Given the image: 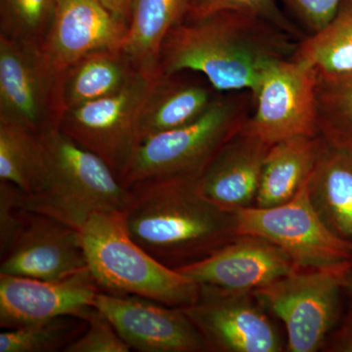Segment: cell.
<instances>
[{"instance_id":"6da1fadb","label":"cell","mask_w":352,"mask_h":352,"mask_svg":"<svg viewBox=\"0 0 352 352\" xmlns=\"http://www.w3.org/2000/svg\"><path fill=\"white\" fill-rule=\"evenodd\" d=\"M298 43L258 17L214 13L173 27L160 51L157 69L164 78L196 72L220 94L247 90L256 101L266 69L292 58Z\"/></svg>"},{"instance_id":"7a4b0ae2","label":"cell","mask_w":352,"mask_h":352,"mask_svg":"<svg viewBox=\"0 0 352 352\" xmlns=\"http://www.w3.org/2000/svg\"><path fill=\"white\" fill-rule=\"evenodd\" d=\"M122 217L132 239L173 270L196 263L235 239L237 215L201 191L200 178L138 183Z\"/></svg>"},{"instance_id":"3957f363","label":"cell","mask_w":352,"mask_h":352,"mask_svg":"<svg viewBox=\"0 0 352 352\" xmlns=\"http://www.w3.org/2000/svg\"><path fill=\"white\" fill-rule=\"evenodd\" d=\"M88 270L104 293L173 307L193 305L200 285L160 263L127 232L120 212H96L80 229Z\"/></svg>"},{"instance_id":"277c9868","label":"cell","mask_w":352,"mask_h":352,"mask_svg":"<svg viewBox=\"0 0 352 352\" xmlns=\"http://www.w3.org/2000/svg\"><path fill=\"white\" fill-rule=\"evenodd\" d=\"M45 166L38 190L25 195L28 210L80 231L96 212H122L129 189L112 168L61 129L43 134Z\"/></svg>"},{"instance_id":"5b68a950","label":"cell","mask_w":352,"mask_h":352,"mask_svg":"<svg viewBox=\"0 0 352 352\" xmlns=\"http://www.w3.org/2000/svg\"><path fill=\"white\" fill-rule=\"evenodd\" d=\"M256 105L252 94L226 92L200 118L144 139L122 178L129 187L170 178H200L219 150L244 127Z\"/></svg>"},{"instance_id":"8992f818","label":"cell","mask_w":352,"mask_h":352,"mask_svg":"<svg viewBox=\"0 0 352 352\" xmlns=\"http://www.w3.org/2000/svg\"><path fill=\"white\" fill-rule=\"evenodd\" d=\"M352 261L319 268L295 270L254 291L268 312L286 329L289 352L321 351L340 317Z\"/></svg>"},{"instance_id":"52a82bcc","label":"cell","mask_w":352,"mask_h":352,"mask_svg":"<svg viewBox=\"0 0 352 352\" xmlns=\"http://www.w3.org/2000/svg\"><path fill=\"white\" fill-rule=\"evenodd\" d=\"M160 78L157 71L138 69L117 94L66 111L60 129L104 160L122 182L140 144L141 112Z\"/></svg>"},{"instance_id":"ba28073f","label":"cell","mask_w":352,"mask_h":352,"mask_svg":"<svg viewBox=\"0 0 352 352\" xmlns=\"http://www.w3.org/2000/svg\"><path fill=\"white\" fill-rule=\"evenodd\" d=\"M308 180L286 203L238 210V234L270 241L302 270L352 261L351 243L333 233L312 205Z\"/></svg>"},{"instance_id":"9c48e42d","label":"cell","mask_w":352,"mask_h":352,"mask_svg":"<svg viewBox=\"0 0 352 352\" xmlns=\"http://www.w3.org/2000/svg\"><path fill=\"white\" fill-rule=\"evenodd\" d=\"M66 111L63 75L39 47L0 36V120L43 135L60 129Z\"/></svg>"},{"instance_id":"30bf717a","label":"cell","mask_w":352,"mask_h":352,"mask_svg":"<svg viewBox=\"0 0 352 352\" xmlns=\"http://www.w3.org/2000/svg\"><path fill=\"white\" fill-rule=\"evenodd\" d=\"M200 287L198 300L182 309L208 351H283V340L254 292Z\"/></svg>"},{"instance_id":"8fae6325","label":"cell","mask_w":352,"mask_h":352,"mask_svg":"<svg viewBox=\"0 0 352 352\" xmlns=\"http://www.w3.org/2000/svg\"><path fill=\"white\" fill-rule=\"evenodd\" d=\"M317 82L315 69L302 62L289 58L271 65L245 131L270 146L298 136L318 135Z\"/></svg>"},{"instance_id":"7c38bea8","label":"cell","mask_w":352,"mask_h":352,"mask_svg":"<svg viewBox=\"0 0 352 352\" xmlns=\"http://www.w3.org/2000/svg\"><path fill=\"white\" fill-rule=\"evenodd\" d=\"M94 307L106 315L131 349L141 352L208 351L198 329L182 307L138 296L99 292Z\"/></svg>"},{"instance_id":"4fadbf2b","label":"cell","mask_w":352,"mask_h":352,"mask_svg":"<svg viewBox=\"0 0 352 352\" xmlns=\"http://www.w3.org/2000/svg\"><path fill=\"white\" fill-rule=\"evenodd\" d=\"M0 256V274L61 280L88 270L80 231L28 210L17 235Z\"/></svg>"},{"instance_id":"5bb4252c","label":"cell","mask_w":352,"mask_h":352,"mask_svg":"<svg viewBox=\"0 0 352 352\" xmlns=\"http://www.w3.org/2000/svg\"><path fill=\"white\" fill-rule=\"evenodd\" d=\"M99 292L89 270L61 280L0 274V327L19 328L62 316L87 320Z\"/></svg>"},{"instance_id":"9a60e30c","label":"cell","mask_w":352,"mask_h":352,"mask_svg":"<svg viewBox=\"0 0 352 352\" xmlns=\"http://www.w3.org/2000/svg\"><path fill=\"white\" fill-rule=\"evenodd\" d=\"M298 270L270 241L239 234L207 258L176 270L199 285L254 292Z\"/></svg>"},{"instance_id":"2e32d148","label":"cell","mask_w":352,"mask_h":352,"mask_svg":"<svg viewBox=\"0 0 352 352\" xmlns=\"http://www.w3.org/2000/svg\"><path fill=\"white\" fill-rule=\"evenodd\" d=\"M127 32L129 24L99 0H57L52 25L39 50L48 66L63 75L92 51L124 47Z\"/></svg>"},{"instance_id":"e0dca14e","label":"cell","mask_w":352,"mask_h":352,"mask_svg":"<svg viewBox=\"0 0 352 352\" xmlns=\"http://www.w3.org/2000/svg\"><path fill=\"white\" fill-rule=\"evenodd\" d=\"M270 147L243 127L219 150L201 175V191L229 212L254 207Z\"/></svg>"},{"instance_id":"ac0fdd59","label":"cell","mask_w":352,"mask_h":352,"mask_svg":"<svg viewBox=\"0 0 352 352\" xmlns=\"http://www.w3.org/2000/svg\"><path fill=\"white\" fill-rule=\"evenodd\" d=\"M308 193L329 229L352 244V150L322 139L320 153L308 180Z\"/></svg>"},{"instance_id":"d6986e66","label":"cell","mask_w":352,"mask_h":352,"mask_svg":"<svg viewBox=\"0 0 352 352\" xmlns=\"http://www.w3.org/2000/svg\"><path fill=\"white\" fill-rule=\"evenodd\" d=\"M177 76H162L153 87L139 120L140 143L200 118L220 92L212 85L177 80Z\"/></svg>"},{"instance_id":"ffe728a7","label":"cell","mask_w":352,"mask_h":352,"mask_svg":"<svg viewBox=\"0 0 352 352\" xmlns=\"http://www.w3.org/2000/svg\"><path fill=\"white\" fill-rule=\"evenodd\" d=\"M322 145L319 135L298 136L271 146L266 155L254 207L281 205L309 178Z\"/></svg>"},{"instance_id":"44dd1931","label":"cell","mask_w":352,"mask_h":352,"mask_svg":"<svg viewBox=\"0 0 352 352\" xmlns=\"http://www.w3.org/2000/svg\"><path fill=\"white\" fill-rule=\"evenodd\" d=\"M138 71L122 48L88 53L64 72L66 110L117 94Z\"/></svg>"},{"instance_id":"7402d4cb","label":"cell","mask_w":352,"mask_h":352,"mask_svg":"<svg viewBox=\"0 0 352 352\" xmlns=\"http://www.w3.org/2000/svg\"><path fill=\"white\" fill-rule=\"evenodd\" d=\"M189 0H135L124 50L138 69L157 71L160 51L173 27L184 20Z\"/></svg>"},{"instance_id":"603a6c76","label":"cell","mask_w":352,"mask_h":352,"mask_svg":"<svg viewBox=\"0 0 352 352\" xmlns=\"http://www.w3.org/2000/svg\"><path fill=\"white\" fill-rule=\"evenodd\" d=\"M291 59L311 67L319 76L352 73V0H344L323 29L298 41Z\"/></svg>"},{"instance_id":"cb8c5ba5","label":"cell","mask_w":352,"mask_h":352,"mask_svg":"<svg viewBox=\"0 0 352 352\" xmlns=\"http://www.w3.org/2000/svg\"><path fill=\"white\" fill-rule=\"evenodd\" d=\"M45 166L43 136L0 120V182L16 185L25 195L38 190Z\"/></svg>"},{"instance_id":"d4e9b609","label":"cell","mask_w":352,"mask_h":352,"mask_svg":"<svg viewBox=\"0 0 352 352\" xmlns=\"http://www.w3.org/2000/svg\"><path fill=\"white\" fill-rule=\"evenodd\" d=\"M316 100L318 135L329 144L352 150V73L318 76Z\"/></svg>"},{"instance_id":"484cf974","label":"cell","mask_w":352,"mask_h":352,"mask_svg":"<svg viewBox=\"0 0 352 352\" xmlns=\"http://www.w3.org/2000/svg\"><path fill=\"white\" fill-rule=\"evenodd\" d=\"M87 326L85 319L62 316L7 329L0 333V352H65Z\"/></svg>"},{"instance_id":"4316f807","label":"cell","mask_w":352,"mask_h":352,"mask_svg":"<svg viewBox=\"0 0 352 352\" xmlns=\"http://www.w3.org/2000/svg\"><path fill=\"white\" fill-rule=\"evenodd\" d=\"M57 0H0V36L41 47L52 25Z\"/></svg>"},{"instance_id":"83f0119b","label":"cell","mask_w":352,"mask_h":352,"mask_svg":"<svg viewBox=\"0 0 352 352\" xmlns=\"http://www.w3.org/2000/svg\"><path fill=\"white\" fill-rule=\"evenodd\" d=\"M219 12H238L258 17L300 41L302 32L285 15L276 0H189L184 20H195Z\"/></svg>"},{"instance_id":"f1b7e54d","label":"cell","mask_w":352,"mask_h":352,"mask_svg":"<svg viewBox=\"0 0 352 352\" xmlns=\"http://www.w3.org/2000/svg\"><path fill=\"white\" fill-rule=\"evenodd\" d=\"M82 335L65 352H129L131 346L120 337L110 319L94 307Z\"/></svg>"},{"instance_id":"f546056e","label":"cell","mask_w":352,"mask_h":352,"mask_svg":"<svg viewBox=\"0 0 352 352\" xmlns=\"http://www.w3.org/2000/svg\"><path fill=\"white\" fill-rule=\"evenodd\" d=\"M24 192L16 185L0 182V256L13 242L24 221L27 208Z\"/></svg>"},{"instance_id":"4dcf8cb0","label":"cell","mask_w":352,"mask_h":352,"mask_svg":"<svg viewBox=\"0 0 352 352\" xmlns=\"http://www.w3.org/2000/svg\"><path fill=\"white\" fill-rule=\"evenodd\" d=\"M344 0H284L311 34L320 31L333 19Z\"/></svg>"},{"instance_id":"1f68e13d","label":"cell","mask_w":352,"mask_h":352,"mask_svg":"<svg viewBox=\"0 0 352 352\" xmlns=\"http://www.w3.org/2000/svg\"><path fill=\"white\" fill-rule=\"evenodd\" d=\"M321 351L327 352H352V307L344 315L339 327L328 336Z\"/></svg>"},{"instance_id":"d6a6232c","label":"cell","mask_w":352,"mask_h":352,"mask_svg":"<svg viewBox=\"0 0 352 352\" xmlns=\"http://www.w3.org/2000/svg\"><path fill=\"white\" fill-rule=\"evenodd\" d=\"M116 17L129 25L135 0H99Z\"/></svg>"},{"instance_id":"836d02e7","label":"cell","mask_w":352,"mask_h":352,"mask_svg":"<svg viewBox=\"0 0 352 352\" xmlns=\"http://www.w3.org/2000/svg\"><path fill=\"white\" fill-rule=\"evenodd\" d=\"M344 292L352 298V272L347 277L346 285H344Z\"/></svg>"}]
</instances>
